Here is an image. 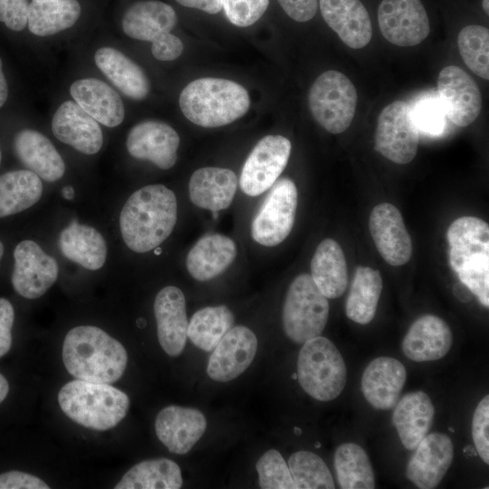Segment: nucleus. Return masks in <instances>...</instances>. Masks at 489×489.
Instances as JSON below:
<instances>
[{"label":"nucleus","instance_id":"nucleus-1","mask_svg":"<svg viewBox=\"0 0 489 489\" xmlns=\"http://www.w3.org/2000/svg\"><path fill=\"white\" fill-rule=\"evenodd\" d=\"M177 218V202L163 185H149L135 191L120 215V228L126 245L147 253L161 244L172 233Z\"/></svg>","mask_w":489,"mask_h":489},{"label":"nucleus","instance_id":"nucleus-2","mask_svg":"<svg viewBox=\"0 0 489 489\" xmlns=\"http://www.w3.org/2000/svg\"><path fill=\"white\" fill-rule=\"evenodd\" d=\"M62 358L67 371L76 379L105 384L119 380L128 362L123 345L91 325L77 326L67 332Z\"/></svg>","mask_w":489,"mask_h":489},{"label":"nucleus","instance_id":"nucleus-3","mask_svg":"<svg viewBox=\"0 0 489 489\" xmlns=\"http://www.w3.org/2000/svg\"><path fill=\"white\" fill-rule=\"evenodd\" d=\"M451 268L460 282L489 306V225L475 216H462L447 229Z\"/></svg>","mask_w":489,"mask_h":489},{"label":"nucleus","instance_id":"nucleus-4","mask_svg":"<svg viewBox=\"0 0 489 489\" xmlns=\"http://www.w3.org/2000/svg\"><path fill=\"white\" fill-rule=\"evenodd\" d=\"M184 116L196 125L216 128L243 117L250 107L248 91L241 84L221 78H199L179 95Z\"/></svg>","mask_w":489,"mask_h":489},{"label":"nucleus","instance_id":"nucleus-5","mask_svg":"<svg viewBox=\"0 0 489 489\" xmlns=\"http://www.w3.org/2000/svg\"><path fill=\"white\" fill-rule=\"evenodd\" d=\"M58 401L72 420L100 431L116 427L129 408V398L120 389L110 384L81 379L66 383L59 391Z\"/></svg>","mask_w":489,"mask_h":489},{"label":"nucleus","instance_id":"nucleus-6","mask_svg":"<svg viewBox=\"0 0 489 489\" xmlns=\"http://www.w3.org/2000/svg\"><path fill=\"white\" fill-rule=\"evenodd\" d=\"M297 379L302 389L320 401L336 398L347 381V369L336 346L327 338L303 343L297 360Z\"/></svg>","mask_w":489,"mask_h":489},{"label":"nucleus","instance_id":"nucleus-7","mask_svg":"<svg viewBox=\"0 0 489 489\" xmlns=\"http://www.w3.org/2000/svg\"><path fill=\"white\" fill-rule=\"evenodd\" d=\"M329 317V302L311 274L302 273L290 284L283 307L286 336L303 344L323 331Z\"/></svg>","mask_w":489,"mask_h":489},{"label":"nucleus","instance_id":"nucleus-8","mask_svg":"<svg viewBox=\"0 0 489 489\" xmlns=\"http://www.w3.org/2000/svg\"><path fill=\"white\" fill-rule=\"evenodd\" d=\"M312 117L332 134L345 131L352 122L357 107V91L340 72L329 70L314 81L309 92Z\"/></svg>","mask_w":489,"mask_h":489},{"label":"nucleus","instance_id":"nucleus-9","mask_svg":"<svg viewBox=\"0 0 489 489\" xmlns=\"http://www.w3.org/2000/svg\"><path fill=\"white\" fill-rule=\"evenodd\" d=\"M297 199L292 180L284 177L275 181L252 221V238L269 247L283 242L294 225Z\"/></svg>","mask_w":489,"mask_h":489},{"label":"nucleus","instance_id":"nucleus-10","mask_svg":"<svg viewBox=\"0 0 489 489\" xmlns=\"http://www.w3.org/2000/svg\"><path fill=\"white\" fill-rule=\"evenodd\" d=\"M418 129L409 104L395 101L380 112L375 133V149L397 164H407L417 155Z\"/></svg>","mask_w":489,"mask_h":489},{"label":"nucleus","instance_id":"nucleus-11","mask_svg":"<svg viewBox=\"0 0 489 489\" xmlns=\"http://www.w3.org/2000/svg\"><path fill=\"white\" fill-rule=\"evenodd\" d=\"M292 149L282 135H267L254 147L243 166L239 185L242 191L256 197L269 189L285 168Z\"/></svg>","mask_w":489,"mask_h":489},{"label":"nucleus","instance_id":"nucleus-12","mask_svg":"<svg viewBox=\"0 0 489 489\" xmlns=\"http://www.w3.org/2000/svg\"><path fill=\"white\" fill-rule=\"evenodd\" d=\"M378 21L382 35L401 47L419 44L430 32L428 16L420 0H382Z\"/></svg>","mask_w":489,"mask_h":489},{"label":"nucleus","instance_id":"nucleus-13","mask_svg":"<svg viewBox=\"0 0 489 489\" xmlns=\"http://www.w3.org/2000/svg\"><path fill=\"white\" fill-rule=\"evenodd\" d=\"M12 284L26 299L43 296L59 274L56 260L32 240L20 242L14 250Z\"/></svg>","mask_w":489,"mask_h":489},{"label":"nucleus","instance_id":"nucleus-14","mask_svg":"<svg viewBox=\"0 0 489 489\" xmlns=\"http://www.w3.org/2000/svg\"><path fill=\"white\" fill-rule=\"evenodd\" d=\"M438 97L446 117L459 127L473 123L482 109V95L475 80L463 69L450 65L437 78Z\"/></svg>","mask_w":489,"mask_h":489},{"label":"nucleus","instance_id":"nucleus-15","mask_svg":"<svg viewBox=\"0 0 489 489\" xmlns=\"http://www.w3.org/2000/svg\"><path fill=\"white\" fill-rule=\"evenodd\" d=\"M257 338L247 327H232L211 354L206 372L218 382H228L240 376L252 363L257 350Z\"/></svg>","mask_w":489,"mask_h":489},{"label":"nucleus","instance_id":"nucleus-16","mask_svg":"<svg viewBox=\"0 0 489 489\" xmlns=\"http://www.w3.org/2000/svg\"><path fill=\"white\" fill-rule=\"evenodd\" d=\"M180 139L167 123L145 120L129 130L126 147L135 158L148 160L161 169H169L177 159Z\"/></svg>","mask_w":489,"mask_h":489},{"label":"nucleus","instance_id":"nucleus-17","mask_svg":"<svg viewBox=\"0 0 489 489\" xmlns=\"http://www.w3.org/2000/svg\"><path fill=\"white\" fill-rule=\"evenodd\" d=\"M369 232L382 258L390 265L407 264L412 241L399 210L389 203L376 206L369 216Z\"/></svg>","mask_w":489,"mask_h":489},{"label":"nucleus","instance_id":"nucleus-18","mask_svg":"<svg viewBox=\"0 0 489 489\" xmlns=\"http://www.w3.org/2000/svg\"><path fill=\"white\" fill-rule=\"evenodd\" d=\"M406 475L420 489L436 487L448 471L454 457L450 437L442 433L427 435L415 448Z\"/></svg>","mask_w":489,"mask_h":489},{"label":"nucleus","instance_id":"nucleus-19","mask_svg":"<svg viewBox=\"0 0 489 489\" xmlns=\"http://www.w3.org/2000/svg\"><path fill=\"white\" fill-rule=\"evenodd\" d=\"M206 428L204 414L192 408L168 406L158 412L155 420L158 438L169 452L177 455L188 453Z\"/></svg>","mask_w":489,"mask_h":489},{"label":"nucleus","instance_id":"nucleus-20","mask_svg":"<svg viewBox=\"0 0 489 489\" xmlns=\"http://www.w3.org/2000/svg\"><path fill=\"white\" fill-rule=\"evenodd\" d=\"M154 314L158 342L171 357L180 355L186 346L188 321L186 300L176 286H166L156 295Z\"/></svg>","mask_w":489,"mask_h":489},{"label":"nucleus","instance_id":"nucleus-21","mask_svg":"<svg viewBox=\"0 0 489 489\" xmlns=\"http://www.w3.org/2000/svg\"><path fill=\"white\" fill-rule=\"evenodd\" d=\"M52 130L60 141L86 155L99 152L103 144L98 121L72 101L59 106L52 120Z\"/></svg>","mask_w":489,"mask_h":489},{"label":"nucleus","instance_id":"nucleus-22","mask_svg":"<svg viewBox=\"0 0 489 489\" xmlns=\"http://www.w3.org/2000/svg\"><path fill=\"white\" fill-rule=\"evenodd\" d=\"M326 24L350 48L360 49L372 37L369 14L360 0H320Z\"/></svg>","mask_w":489,"mask_h":489},{"label":"nucleus","instance_id":"nucleus-23","mask_svg":"<svg viewBox=\"0 0 489 489\" xmlns=\"http://www.w3.org/2000/svg\"><path fill=\"white\" fill-rule=\"evenodd\" d=\"M407 379L404 365L390 357H379L366 367L361 390L367 401L377 409H390L398 402Z\"/></svg>","mask_w":489,"mask_h":489},{"label":"nucleus","instance_id":"nucleus-24","mask_svg":"<svg viewBox=\"0 0 489 489\" xmlns=\"http://www.w3.org/2000/svg\"><path fill=\"white\" fill-rule=\"evenodd\" d=\"M452 332L441 318L426 314L416 320L408 331L402 350L413 361H431L442 359L452 345Z\"/></svg>","mask_w":489,"mask_h":489},{"label":"nucleus","instance_id":"nucleus-25","mask_svg":"<svg viewBox=\"0 0 489 489\" xmlns=\"http://www.w3.org/2000/svg\"><path fill=\"white\" fill-rule=\"evenodd\" d=\"M177 22L175 10L158 0L133 3L122 17V30L129 37L151 42L170 33Z\"/></svg>","mask_w":489,"mask_h":489},{"label":"nucleus","instance_id":"nucleus-26","mask_svg":"<svg viewBox=\"0 0 489 489\" xmlns=\"http://www.w3.org/2000/svg\"><path fill=\"white\" fill-rule=\"evenodd\" d=\"M74 101L102 125L113 128L125 117L121 98L109 84L96 78L75 81L70 87Z\"/></svg>","mask_w":489,"mask_h":489},{"label":"nucleus","instance_id":"nucleus-27","mask_svg":"<svg viewBox=\"0 0 489 489\" xmlns=\"http://www.w3.org/2000/svg\"><path fill=\"white\" fill-rule=\"evenodd\" d=\"M19 160L40 178L54 182L65 172V164L51 140L34 129L19 131L14 139Z\"/></svg>","mask_w":489,"mask_h":489},{"label":"nucleus","instance_id":"nucleus-28","mask_svg":"<svg viewBox=\"0 0 489 489\" xmlns=\"http://www.w3.org/2000/svg\"><path fill=\"white\" fill-rule=\"evenodd\" d=\"M237 254L235 243L221 234L202 236L187 255L186 265L190 275L201 282L223 273Z\"/></svg>","mask_w":489,"mask_h":489},{"label":"nucleus","instance_id":"nucleus-29","mask_svg":"<svg viewBox=\"0 0 489 489\" xmlns=\"http://www.w3.org/2000/svg\"><path fill=\"white\" fill-rule=\"evenodd\" d=\"M237 189V177L228 168L206 167L196 170L189 180L191 202L200 208L216 212L227 208Z\"/></svg>","mask_w":489,"mask_h":489},{"label":"nucleus","instance_id":"nucleus-30","mask_svg":"<svg viewBox=\"0 0 489 489\" xmlns=\"http://www.w3.org/2000/svg\"><path fill=\"white\" fill-rule=\"evenodd\" d=\"M392 421L403 446L415 450L427 435L434 420L435 408L423 391L410 392L395 405Z\"/></svg>","mask_w":489,"mask_h":489},{"label":"nucleus","instance_id":"nucleus-31","mask_svg":"<svg viewBox=\"0 0 489 489\" xmlns=\"http://www.w3.org/2000/svg\"><path fill=\"white\" fill-rule=\"evenodd\" d=\"M97 67L127 97L140 101L149 93V81L143 70L124 53L101 47L94 54Z\"/></svg>","mask_w":489,"mask_h":489},{"label":"nucleus","instance_id":"nucleus-32","mask_svg":"<svg viewBox=\"0 0 489 489\" xmlns=\"http://www.w3.org/2000/svg\"><path fill=\"white\" fill-rule=\"evenodd\" d=\"M311 276L326 298L341 296L348 284L347 263L340 244L331 238L322 240L311 261Z\"/></svg>","mask_w":489,"mask_h":489},{"label":"nucleus","instance_id":"nucleus-33","mask_svg":"<svg viewBox=\"0 0 489 489\" xmlns=\"http://www.w3.org/2000/svg\"><path fill=\"white\" fill-rule=\"evenodd\" d=\"M59 247L67 259L88 270L101 269L107 257L106 242L101 233L77 221L62 231Z\"/></svg>","mask_w":489,"mask_h":489},{"label":"nucleus","instance_id":"nucleus-34","mask_svg":"<svg viewBox=\"0 0 489 489\" xmlns=\"http://www.w3.org/2000/svg\"><path fill=\"white\" fill-rule=\"evenodd\" d=\"M82 7L77 0H33L28 5L27 25L37 36H50L72 27Z\"/></svg>","mask_w":489,"mask_h":489},{"label":"nucleus","instance_id":"nucleus-35","mask_svg":"<svg viewBox=\"0 0 489 489\" xmlns=\"http://www.w3.org/2000/svg\"><path fill=\"white\" fill-rule=\"evenodd\" d=\"M42 193V180L29 169L14 170L1 175L0 217L31 207L40 200Z\"/></svg>","mask_w":489,"mask_h":489},{"label":"nucleus","instance_id":"nucleus-36","mask_svg":"<svg viewBox=\"0 0 489 489\" xmlns=\"http://www.w3.org/2000/svg\"><path fill=\"white\" fill-rule=\"evenodd\" d=\"M180 467L160 457L138 463L125 473L115 489H178L182 486Z\"/></svg>","mask_w":489,"mask_h":489},{"label":"nucleus","instance_id":"nucleus-37","mask_svg":"<svg viewBox=\"0 0 489 489\" xmlns=\"http://www.w3.org/2000/svg\"><path fill=\"white\" fill-rule=\"evenodd\" d=\"M382 287L379 271L366 266L357 267L346 300L347 317L360 324L369 323L375 317Z\"/></svg>","mask_w":489,"mask_h":489},{"label":"nucleus","instance_id":"nucleus-38","mask_svg":"<svg viewBox=\"0 0 489 489\" xmlns=\"http://www.w3.org/2000/svg\"><path fill=\"white\" fill-rule=\"evenodd\" d=\"M334 466L342 489H373L375 475L362 447L354 443L340 445L334 454Z\"/></svg>","mask_w":489,"mask_h":489},{"label":"nucleus","instance_id":"nucleus-39","mask_svg":"<svg viewBox=\"0 0 489 489\" xmlns=\"http://www.w3.org/2000/svg\"><path fill=\"white\" fill-rule=\"evenodd\" d=\"M235 317L225 305L208 306L194 313L187 327V337L198 349L212 351L233 327Z\"/></svg>","mask_w":489,"mask_h":489},{"label":"nucleus","instance_id":"nucleus-40","mask_svg":"<svg viewBox=\"0 0 489 489\" xmlns=\"http://www.w3.org/2000/svg\"><path fill=\"white\" fill-rule=\"evenodd\" d=\"M295 489H334L332 475L324 461L309 451H297L288 461Z\"/></svg>","mask_w":489,"mask_h":489},{"label":"nucleus","instance_id":"nucleus-41","mask_svg":"<svg viewBox=\"0 0 489 489\" xmlns=\"http://www.w3.org/2000/svg\"><path fill=\"white\" fill-rule=\"evenodd\" d=\"M459 53L477 76L489 79V31L478 24L464 27L457 37Z\"/></svg>","mask_w":489,"mask_h":489},{"label":"nucleus","instance_id":"nucleus-42","mask_svg":"<svg viewBox=\"0 0 489 489\" xmlns=\"http://www.w3.org/2000/svg\"><path fill=\"white\" fill-rule=\"evenodd\" d=\"M262 489H295L288 465L276 449L266 451L256 463Z\"/></svg>","mask_w":489,"mask_h":489},{"label":"nucleus","instance_id":"nucleus-43","mask_svg":"<svg viewBox=\"0 0 489 489\" xmlns=\"http://www.w3.org/2000/svg\"><path fill=\"white\" fill-rule=\"evenodd\" d=\"M410 107L418 129L433 136L443 132L446 114L438 96L425 93Z\"/></svg>","mask_w":489,"mask_h":489},{"label":"nucleus","instance_id":"nucleus-44","mask_svg":"<svg viewBox=\"0 0 489 489\" xmlns=\"http://www.w3.org/2000/svg\"><path fill=\"white\" fill-rule=\"evenodd\" d=\"M268 5L269 0H222V8L228 21L239 27L254 24Z\"/></svg>","mask_w":489,"mask_h":489},{"label":"nucleus","instance_id":"nucleus-45","mask_svg":"<svg viewBox=\"0 0 489 489\" xmlns=\"http://www.w3.org/2000/svg\"><path fill=\"white\" fill-rule=\"evenodd\" d=\"M489 396L476 406L472 421V436L479 456L489 463Z\"/></svg>","mask_w":489,"mask_h":489},{"label":"nucleus","instance_id":"nucleus-46","mask_svg":"<svg viewBox=\"0 0 489 489\" xmlns=\"http://www.w3.org/2000/svg\"><path fill=\"white\" fill-rule=\"evenodd\" d=\"M27 0H0V22L19 32L27 25Z\"/></svg>","mask_w":489,"mask_h":489},{"label":"nucleus","instance_id":"nucleus-47","mask_svg":"<svg viewBox=\"0 0 489 489\" xmlns=\"http://www.w3.org/2000/svg\"><path fill=\"white\" fill-rule=\"evenodd\" d=\"M39 477L20 471L0 474V489H49Z\"/></svg>","mask_w":489,"mask_h":489},{"label":"nucleus","instance_id":"nucleus-48","mask_svg":"<svg viewBox=\"0 0 489 489\" xmlns=\"http://www.w3.org/2000/svg\"><path fill=\"white\" fill-rule=\"evenodd\" d=\"M184 50L182 41L168 33L152 43V55L158 61L169 62L178 58Z\"/></svg>","mask_w":489,"mask_h":489},{"label":"nucleus","instance_id":"nucleus-49","mask_svg":"<svg viewBox=\"0 0 489 489\" xmlns=\"http://www.w3.org/2000/svg\"><path fill=\"white\" fill-rule=\"evenodd\" d=\"M14 311L11 302L0 298V358L5 355L12 346V328Z\"/></svg>","mask_w":489,"mask_h":489},{"label":"nucleus","instance_id":"nucleus-50","mask_svg":"<svg viewBox=\"0 0 489 489\" xmlns=\"http://www.w3.org/2000/svg\"><path fill=\"white\" fill-rule=\"evenodd\" d=\"M283 11L297 22H307L316 14L317 0H277Z\"/></svg>","mask_w":489,"mask_h":489},{"label":"nucleus","instance_id":"nucleus-51","mask_svg":"<svg viewBox=\"0 0 489 489\" xmlns=\"http://www.w3.org/2000/svg\"><path fill=\"white\" fill-rule=\"evenodd\" d=\"M183 6L215 14L222 10V0H175Z\"/></svg>","mask_w":489,"mask_h":489},{"label":"nucleus","instance_id":"nucleus-52","mask_svg":"<svg viewBox=\"0 0 489 489\" xmlns=\"http://www.w3.org/2000/svg\"><path fill=\"white\" fill-rule=\"evenodd\" d=\"M454 293L462 302L472 300L471 291L461 282L455 284Z\"/></svg>","mask_w":489,"mask_h":489},{"label":"nucleus","instance_id":"nucleus-53","mask_svg":"<svg viewBox=\"0 0 489 489\" xmlns=\"http://www.w3.org/2000/svg\"><path fill=\"white\" fill-rule=\"evenodd\" d=\"M8 97V86L3 72V64L0 58V108L5 103Z\"/></svg>","mask_w":489,"mask_h":489},{"label":"nucleus","instance_id":"nucleus-54","mask_svg":"<svg viewBox=\"0 0 489 489\" xmlns=\"http://www.w3.org/2000/svg\"><path fill=\"white\" fill-rule=\"evenodd\" d=\"M9 392V384L4 375L0 373V403L5 400Z\"/></svg>","mask_w":489,"mask_h":489},{"label":"nucleus","instance_id":"nucleus-55","mask_svg":"<svg viewBox=\"0 0 489 489\" xmlns=\"http://www.w3.org/2000/svg\"><path fill=\"white\" fill-rule=\"evenodd\" d=\"M62 195L63 198L71 200L74 197L75 192L72 187L66 186L62 189Z\"/></svg>","mask_w":489,"mask_h":489},{"label":"nucleus","instance_id":"nucleus-56","mask_svg":"<svg viewBox=\"0 0 489 489\" xmlns=\"http://www.w3.org/2000/svg\"><path fill=\"white\" fill-rule=\"evenodd\" d=\"M483 9L488 14H489V0H483Z\"/></svg>","mask_w":489,"mask_h":489},{"label":"nucleus","instance_id":"nucleus-57","mask_svg":"<svg viewBox=\"0 0 489 489\" xmlns=\"http://www.w3.org/2000/svg\"><path fill=\"white\" fill-rule=\"evenodd\" d=\"M137 324L139 327H144L145 324H146V321L143 320V319H139L138 321H137Z\"/></svg>","mask_w":489,"mask_h":489},{"label":"nucleus","instance_id":"nucleus-58","mask_svg":"<svg viewBox=\"0 0 489 489\" xmlns=\"http://www.w3.org/2000/svg\"><path fill=\"white\" fill-rule=\"evenodd\" d=\"M3 254H4V245H3V243L0 241V261L2 259Z\"/></svg>","mask_w":489,"mask_h":489},{"label":"nucleus","instance_id":"nucleus-59","mask_svg":"<svg viewBox=\"0 0 489 489\" xmlns=\"http://www.w3.org/2000/svg\"><path fill=\"white\" fill-rule=\"evenodd\" d=\"M294 433L297 436H300L302 434V430L299 427H294Z\"/></svg>","mask_w":489,"mask_h":489},{"label":"nucleus","instance_id":"nucleus-60","mask_svg":"<svg viewBox=\"0 0 489 489\" xmlns=\"http://www.w3.org/2000/svg\"><path fill=\"white\" fill-rule=\"evenodd\" d=\"M292 379H297V373H293V374L292 375Z\"/></svg>","mask_w":489,"mask_h":489},{"label":"nucleus","instance_id":"nucleus-61","mask_svg":"<svg viewBox=\"0 0 489 489\" xmlns=\"http://www.w3.org/2000/svg\"><path fill=\"white\" fill-rule=\"evenodd\" d=\"M320 446H321L320 443L315 444V447H320Z\"/></svg>","mask_w":489,"mask_h":489},{"label":"nucleus","instance_id":"nucleus-62","mask_svg":"<svg viewBox=\"0 0 489 489\" xmlns=\"http://www.w3.org/2000/svg\"><path fill=\"white\" fill-rule=\"evenodd\" d=\"M449 430H450L451 432H455V430H454V428H453L452 427H449Z\"/></svg>","mask_w":489,"mask_h":489},{"label":"nucleus","instance_id":"nucleus-63","mask_svg":"<svg viewBox=\"0 0 489 489\" xmlns=\"http://www.w3.org/2000/svg\"><path fill=\"white\" fill-rule=\"evenodd\" d=\"M0 161H1V151H0Z\"/></svg>","mask_w":489,"mask_h":489}]
</instances>
